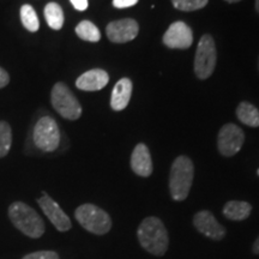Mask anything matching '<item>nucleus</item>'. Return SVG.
Returning a JSON list of instances; mask_svg holds the SVG:
<instances>
[{"mask_svg": "<svg viewBox=\"0 0 259 259\" xmlns=\"http://www.w3.org/2000/svg\"><path fill=\"white\" fill-rule=\"evenodd\" d=\"M137 236L139 244L149 253L161 257L167 252L168 233L160 219L154 216L144 219L139 225Z\"/></svg>", "mask_w": 259, "mask_h": 259, "instance_id": "obj_1", "label": "nucleus"}, {"mask_svg": "<svg viewBox=\"0 0 259 259\" xmlns=\"http://www.w3.org/2000/svg\"><path fill=\"white\" fill-rule=\"evenodd\" d=\"M9 216L16 228L29 238L37 239L44 235L45 222L31 206L23 202H15L10 205Z\"/></svg>", "mask_w": 259, "mask_h": 259, "instance_id": "obj_2", "label": "nucleus"}, {"mask_svg": "<svg viewBox=\"0 0 259 259\" xmlns=\"http://www.w3.org/2000/svg\"><path fill=\"white\" fill-rule=\"evenodd\" d=\"M194 167L187 156H179L174 160L169 174V191L171 198L177 202L185 200L193 183Z\"/></svg>", "mask_w": 259, "mask_h": 259, "instance_id": "obj_3", "label": "nucleus"}, {"mask_svg": "<svg viewBox=\"0 0 259 259\" xmlns=\"http://www.w3.org/2000/svg\"><path fill=\"white\" fill-rule=\"evenodd\" d=\"M74 218L84 229L96 235L107 234L112 228L111 216L94 204H83L77 208Z\"/></svg>", "mask_w": 259, "mask_h": 259, "instance_id": "obj_4", "label": "nucleus"}, {"mask_svg": "<svg viewBox=\"0 0 259 259\" xmlns=\"http://www.w3.org/2000/svg\"><path fill=\"white\" fill-rule=\"evenodd\" d=\"M52 106L63 118L77 120L82 115V106L69 87L63 82L54 84L51 94Z\"/></svg>", "mask_w": 259, "mask_h": 259, "instance_id": "obj_5", "label": "nucleus"}, {"mask_svg": "<svg viewBox=\"0 0 259 259\" xmlns=\"http://www.w3.org/2000/svg\"><path fill=\"white\" fill-rule=\"evenodd\" d=\"M218 61L215 41L211 35L205 34L200 37L194 58V73L199 79H206L213 73Z\"/></svg>", "mask_w": 259, "mask_h": 259, "instance_id": "obj_6", "label": "nucleus"}, {"mask_svg": "<svg viewBox=\"0 0 259 259\" xmlns=\"http://www.w3.org/2000/svg\"><path fill=\"white\" fill-rule=\"evenodd\" d=\"M34 143L45 153L57 150L60 144V131L57 121L51 116H44L34 127Z\"/></svg>", "mask_w": 259, "mask_h": 259, "instance_id": "obj_7", "label": "nucleus"}, {"mask_svg": "<svg viewBox=\"0 0 259 259\" xmlns=\"http://www.w3.org/2000/svg\"><path fill=\"white\" fill-rule=\"evenodd\" d=\"M245 142L244 131L235 124L223 125L219 132L218 148L223 156H234L240 151Z\"/></svg>", "mask_w": 259, "mask_h": 259, "instance_id": "obj_8", "label": "nucleus"}, {"mask_svg": "<svg viewBox=\"0 0 259 259\" xmlns=\"http://www.w3.org/2000/svg\"><path fill=\"white\" fill-rule=\"evenodd\" d=\"M139 25L135 19L124 18L113 21L107 25L106 34L108 40L113 44H126L137 37Z\"/></svg>", "mask_w": 259, "mask_h": 259, "instance_id": "obj_9", "label": "nucleus"}, {"mask_svg": "<svg viewBox=\"0 0 259 259\" xmlns=\"http://www.w3.org/2000/svg\"><path fill=\"white\" fill-rule=\"evenodd\" d=\"M193 42V32L184 22H174L163 35V44L173 50H187Z\"/></svg>", "mask_w": 259, "mask_h": 259, "instance_id": "obj_10", "label": "nucleus"}, {"mask_svg": "<svg viewBox=\"0 0 259 259\" xmlns=\"http://www.w3.org/2000/svg\"><path fill=\"white\" fill-rule=\"evenodd\" d=\"M37 203L45 215L47 216L48 220L52 222V225L56 227L58 231H70L72 225H71L69 216L63 211V209L60 208L59 204H58L56 200L52 199L46 192H42V197L37 199Z\"/></svg>", "mask_w": 259, "mask_h": 259, "instance_id": "obj_11", "label": "nucleus"}, {"mask_svg": "<svg viewBox=\"0 0 259 259\" xmlns=\"http://www.w3.org/2000/svg\"><path fill=\"white\" fill-rule=\"evenodd\" d=\"M193 225L197 231L212 240H221L226 235V228L220 225L215 216L208 210H202L193 216Z\"/></svg>", "mask_w": 259, "mask_h": 259, "instance_id": "obj_12", "label": "nucleus"}, {"mask_svg": "<svg viewBox=\"0 0 259 259\" xmlns=\"http://www.w3.org/2000/svg\"><path fill=\"white\" fill-rule=\"evenodd\" d=\"M131 168L135 174L148 178L153 173V160L150 151L144 143H139L135 147L131 155Z\"/></svg>", "mask_w": 259, "mask_h": 259, "instance_id": "obj_13", "label": "nucleus"}, {"mask_svg": "<svg viewBox=\"0 0 259 259\" xmlns=\"http://www.w3.org/2000/svg\"><path fill=\"white\" fill-rule=\"evenodd\" d=\"M108 82L109 76L105 70L94 69L80 74L76 80V87L83 92H97L105 88Z\"/></svg>", "mask_w": 259, "mask_h": 259, "instance_id": "obj_14", "label": "nucleus"}, {"mask_svg": "<svg viewBox=\"0 0 259 259\" xmlns=\"http://www.w3.org/2000/svg\"><path fill=\"white\" fill-rule=\"evenodd\" d=\"M132 95V80L130 78H121L118 80L113 88L111 97V107L113 111L119 112L128 106Z\"/></svg>", "mask_w": 259, "mask_h": 259, "instance_id": "obj_15", "label": "nucleus"}, {"mask_svg": "<svg viewBox=\"0 0 259 259\" xmlns=\"http://www.w3.org/2000/svg\"><path fill=\"white\" fill-rule=\"evenodd\" d=\"M252 206L250 203L242 200H231L226 203L223 208V215L232 221H244L250 216Z\"/></svg>", "mask_w": 259, "mask_h": 259, "instance_id": "obj_16", "label": "nucleus"}, {"mask_svg": "<svg viewBox=\"0 0 259 259\" xmlns=\"http://www.w3.org/2000/svg\"><path fill=\"white\" fill-rule=\"evenodd\" d=\"M236 116L242 124L250 127H258L259 126V111L255 106L250 102H241L236 108Z\"/></svg>", "mask_w": 259, "mask_h": 259, "instance_id": "obj_17", "label": "nucleus"}, {"mask_svg": "<svg viewBox=\"0 0 259 259\" xmlns=\"http://www.w3.org/2000/svg\"><path fill=\"white\" fill-rule=\"evenodd\" d=\"M45 18L50 28L60 30L64 25V11L57 3H50L45 8Z\"/></svg>", "mask_w": 259, "mask_h": 259, "instance_id": "obj_18", "label": "nucleus"}, {"mask_svg": "<svg viewBox=\"0 0 259 259\" xmlns=\"http://www.w3.org/2000/svg\"><path fill=\"white\" fill-rule=\"evenodd\" d=\"M76 34L79 38L88 42H99L101 38V32L93 22L82 21L76 27Z\"/></svg>", "mask_w": 259, "mask_h": 259, "instance_id": "obj_19", "label": "nucleus"}, {"mask_svg": "<svg viewBox=\"0 0 259 259\" xmlns=\"http://www.w3.org/2000/svg\"><path fill=\"white\" fill-rule=\"evenodd\" d=\"M19 15H21L22 24H23V27L27 29V30L31 32H36L38 29H40V21H38L36 11H35L31 5L25 4L22 6Z\"/></svg>", "mask_w": 259, "mask_h": 259, "instance_id": "obj_20", "label": "nucleus"}, {"mask_svg": "<svg viewBox=\"0 0 259 259\" xmlns=\"http://www.w3.org/2000/svg\"><path fill=\"white\" fill-rule=\"evenodd\" d=\"M12 131L6 121H0V157H4L11 149Z\"/></svg>", "mask_w": 259, "mask_h": 259, "instance_id": "obj_21", "label": "nucleus"}, {"mask_svg": "<svg viewBox=\"0 0 259 259\" xmlns=\"http://www.w3.org/2000/svg\"><path fill=\"white\" fill-rule=\"evenodd\" d=\"M173 6L180 11H196L208 4V0H171Z\"/></svg>", "mask_w": 259, "mask_h": 259, "instance_id": "obj_22", "label": "nucleus"}, {"mask_svg": "<svg viewBox=\"0 0 259 259\" xmlns=\"http://www.w3.org/2000/svg\"><path fill=\"white\" fill-rule=\"evenodd\" d=\"M22 259H60L59 254L54 251H37L24 255Z\"/></svg>", "mask_w": 259, "mask_h": 259, "instance_id": "obj_23", "label": "nucleus"}, {"mask_svg": "<svg viewBox=\"0 0 259 259\" xmlns=\"http://www.w3.org/2000/svg\"><path fill=\"white\" fill-rule=\"evenodd\" d=\"M138 3V0H113V6L116 9L132 8Z\"/></svg>", "mask_w": 259, "mask_h": 259, "instance_id": "obj_24", "label": "nucleus"}, {"mask_svg": "<svg viewBox=\"0 0 259 259\" xmlns=\"http://www.w3.org/2000/svg\"><path fill=\"white\" fill-rule=\"evenodd\" d=\"M71 4L73 5V8L78 11H85L88 9V0H70Z\"/></svg>", "mask_w": 259, "mask_h": 259, "instance_id": "obj_25", "label": "nucleus"}, {"mask_svg": "<svg viewBox=\"0 0 259 259\" xmlns=\"http://www.w3.org/2000/svg\"><path fill=\"white\" fill-rule=\"evenodd\" d=\"M9 83H10L9 73L6 72L3 67H0V89L4 88V87L8 85Z\"/></svg>", "mask_w": 259, "mask_h": 259, "instance_id": "obj_26", "label": "nucleus"}, {"mask_svg": "<svg viewBox=\"0 0 259 259\" xmlns=\"http://www.w3.org/2000/svg\"><path fill=\"white\" fill-rule=\"evenodd\" d=\"M253 252L255 254H259V236L257 238V240L254 241L253 244Z\"/></svg>", "mask_w": 259, "mask_h": 259, "instance_id": "obj_27", "label": "nucleus"}, {"mask_svg": "<svg viewBox=\"0 0 259 259\" xmlns=\"http://www.w3.org/2000/svg\"><path fill=\"white\" fill-rule=\"evenodd\" d=\"M255 10H257V12L259 14V0H255Z\"/></svg>", "mask_w": 259, "mask_h": 259, "instance_id": "obj_28", "label": "nucleus"}, {"mask_svg": "<svg viewBox=\"0 0 259 259\" xmlns=\"http://www.w3.org/2000/svg\"><path fill=\"white\" fill-rule=\"evenodd\" d=\"M227 3H238V2H241V0H226Z\"/></svg>", "mask_w": 259, "mask_h": 259, "instance_id": "obj_29", "label": "nucleus"}, {"mask_svg": "<svg viewBox=\"0 0 259 259\" xmlns=\"http://www.w3.org/2000/svg\"><path fill=\"white\" fill-rule=\"evenodd\" d=\"M258 69H259V59H258Z\"/></svg>", "mask_w": 259, "mask_h": 259, "instance_id": "obj_30", "label": "nucleus"}, {"mask_svg": "<svg viewBox=\"0 0 259 259\" xmlns=\"http://www.w3.org/2000/svg\"><path fill=\"white\" fill-rule=\"evenodd\" d=\"M257 173H258V176H259V169H258V171H257Z\"/></svg>", "mask_w": 259, "mask_h": 259, "instance_id": "obj_31", "label": "nucleus"}]
</instances>
